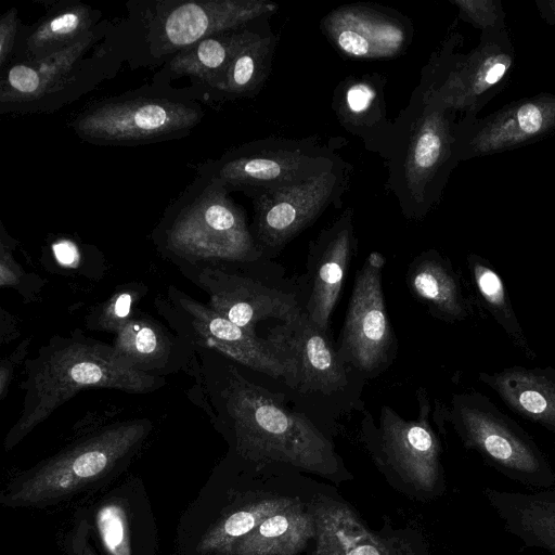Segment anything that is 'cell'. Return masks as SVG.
<instances>
[{"label":"cell","instance_id":"obj_16","mask_svg":"<svg viewBox=\"0 0 555 555\" xmlns=\"http://www.w3.org/2000/svg\"><path fill=\"white\" fill-rule=\"evenodd\" d=\"M396 11L371 4H349L331 11L322 29L344 54L356 59L393 57L405 50L412 26Z\"/></svg>","mask_w":555,"mask_h":555},{"label":"cell","instance_id":"obj_36","mask_svg":"<svg viewBox=\"0 0 555 555\" xmlns=\"http://www.w3.org/2000/svg\"><path fill=\"white\" fill-rule=\"evenodd\" d=\"M133 297L130 293H119L112 298L101 318L102 327L117 332L129 319Z\"/></svg>","mask_w":555,"mask_h":555},{"label":"cell","instance_id":"obj_17","mask_svg":"<svg viewBox=\"0 0 555 555\" xmlns=\"http://www.w3.org/2000/svg\"><path fill=\"white\" fill-rule=\"evenodd\" d=\"M267 339L294 363L298 391L330 395L346 386L343 359L306 312L271 328Z\"/></svg>","mask_w":555,"mask_h":555},{"label":"cell","instance_id":"obj_9","mask_svg":"<svg viewBox=\"0 0 555 555\" xmlns=\"http://www.w3.org/2000/svg\"><path fill=\"white\" fill-rule=\"evenodd\" d=\"M450 422L463 444L505 477L525 486L548 489L555 472L545 454L514 420L480 392L455 395Z\"/></svg>","mask_w":555,"mask_h":555},{"label":"cell","instance_id":"obj_28","mask_svg":"<svg viewBox=\"0 0 555 555\" xmlns=\"http://www.w3.org/2000/svg\"><path fill=\"white\" fill-rule=\"evenodd\" d=\"M313 537V516L296 500L234 542L224 555H296Z\"/></svg>","mask_w":555,"mask_h":555},{"label":"cell","instance_id":"obj_13","mask_svg":"<svg viewBox=\"0 0 555 555\" xmlns=\"http://www.w3.org/2000/svg\"><path fill=\"white\" fill-rule=\"evenodd\" d=\"M384 266V256L372 251L357 272L340 336V358L365 373L384 367L395 346L382 288Z\"/></svg>","mask_w":555,"mask_h":555},{"label":"cell","instance_id":"obj_10","mask_svg":"<svg viewBox=\"0 0 555 555\" xmlns=\"http://www.w3.org/2000/svg\"><path fill=\"white\" fill-rule=\"evenodd\" d=\"M343 160L333 149L317 139H259L235 146L215 159L196 165V173L214 178L229 192L249 197L295 184L339 165Z\"/></svg>","mask_w":555,"mask_h":555},{"label":"cell","instance_id":"obj_11","mask_svg":"<svg viewBox=\"0 0 555 555\" xmlns=\"http://www.w3.org/2000/svg\"><path fill=\"white\" fill-rule=\"evenodd\" d=\"M462 40L453 34L422 74L427 95L465 115L477 114L508 83L515 66V48L507 30L480 35L467 54L454 49Z\"/></svg>","mask_w":555,"mask_h":555},{"label":"cell","instance_id":"obj_24","mask_svg":"<svg viewBox=\"0 0 555 555\" xmlns=\"http://www.w3.org/2000/svg\"><path fill=\"white\" fill-rule=\"evenodd\" d=\"M483 495L504 525L527 547L555 555V488L511 492L487 487Z\"/></svg>","mask_w":555,"mask_h":555},{"label":"cell","instance_id":"obj_2","mask_svg":"<svg viewBox=\"0 0 555 555\" xmlns=\"http://www.w3.org/2000/svg\"><path fill=\"white\" fill-rule=\"evenodd\" d=\"M128 20L111 25L112 38L133 66H158L209 36L235 30L278 11L268 0L129 1Z\"/></svg>","mask_w":555,"mask_h":555},{"label":"cell","instance_id":"obj_5","mask_svg":"<svg viewBox=\"0 0 555 555\" xmlns=\"http://www.w3.org/2000/svg\"><path fill=\"white\" fill-rule=\"evenodd\" d=\"M238 450L249 459L282 462L322 475L333 474L330 440L300 413L289 411L267 389L231 370L225 390Z\"/></svg>","mask_w":555,"mask_h":555},{"label":"cell","instance_id":"obj_25","mask_svg":"<svg viewBox=\"0 0 555 555\" xmlns=\"http://www.w3.org/2000/svg\"><path fill=\"white\" fill-rule=\"evenodd\" d=\"M515 413L555 434V370L552 367H506L478 374Z\"/></svg>","mask_w":555,"mask_h":555},{"label":"cell","instance_id":"obj_21","mask_svg":"<svg viewBox=\"0 0 555 555\" xmlns=\"http://www.w3.org/2000/svg\"><path fill=\"white\" fill-rule=\"evenodd\" d=\"M353 245V210L347 208L317 242L318 259L306 314L325 332L343 288Z\"/></svg>","mask_w":555,"mask_h":555},{"label":"cell","instance_id":"obj_12","mask_svg":"<svg viewBox=\"0 0 555 555\" xmlns=\"http://www.w3.org/2000/svg\"><path fill=\"white\" fill-rule=\"evenodd\" d=\"M348 181L349 165L341 162L311 179L253 195V231L261 250L281 248L310 227L341 201Z\"/></svg>","mask_w":555,"mask_h":555},{"label":"cell","instance_id":"obj_1","mask_svg":"<svg viewBox=\"0 0 555 555\" xmlns=\"http://www.w3.org/2000/svg\"><path fill=\"white\" fill-rule=\"evenodd\" d=\"M164 382L133 365L113 346L89 338L50 343L27 366L24 408L4 439L11 450L56 408L87 388L146 393Z\"/></svg>","mask_w":555,"mask_h":555},{"label":"cell","instance_id":"obj_19","mask_svg":"<svg viewBox=\"0 0 555 555\" xmlns=\"http://www.w3.org/2000/svg\"><path fill=\"white\" fill-rule=\"evenodd\" d=\"M180 302L192 317V323L203 341L232 360L273 378L296 386L294 363L284 357L267 338H259L232 323L192 298L182 297Z\"/></svg>","mask_w":555,"mask_h":555},{"label":"cell","instance_id":"obj_30","mask_svg":"<svg viewBox=\"0 0 555 555\" xmlns=\"http://www.w3.org/2000/svg\"><path fill=\"white\" fill-rule=\"evenodd\" d=\"M467 267L482 307L527 358L535 359L537 353L517 320L504 281L499 272L488 259L477 254L467 256Z\"/></svg>","mask_w":555,"mask_h":555},{"label":"cell","instance_id":"obj_26","mask_svg":"<svg viewBox=\"0 0 555 555\" xmlns=\"http://www.w3.org/2000/svg\"><path fill=\"white\" fill-rule=\"evenodd\" d=\"M268 18L258 21L248 38L237 49L222 76L199 100L221 102L256 94L271 70L276 37Z\"/></svg>","mask_w":555,"mask_h":555},{"label":"cell","instance_id":"obj_27","mask_svg":"<svg viewBox=\"0 0 555 555\" xmlns=\"http://www.w3.org/2000/svg\"><path fill=\"white\" fill-rule=\"evenodd\" d=\"M406 282L411 294L437 318L456 322L469 317L459 276L438 251L427 250L417 256L409 268Z\"/></svg>","mask_w":555,"mask_h":555},{"label":"cell","instance_id":"obj_29","mask_svg":"<svg viewBox=\"0 0 555 555\" xmlns=\"http://www.w3.org/2000/svg\"><path fill=\"white\" fill-rule=\"evenodd\" d=\"M317 547L312 555H390L387 546L339 503H325L312 514Z\"/></svg>","mask_w":555,"mask_h":555},{"label":"cell","instance_id":"obj_37","mask_svg":"<svg viewBox=\"0 0 555 555\" xmlns=\"http://www.w3.org/2000/svg\"><path fill=\"white\" fill-rule=\"evenodd\" d=\"M15 241L5 232L3 224H1V260H0V282L2 286L13 285L17 283L18 266L13 261L12 248Z\"/></svg>","mask_w":555,"mask_h":555},{"label":"cell","instance_id":"obj_6","mask_svg":"<svg viewBox=\"0 0 555 555\" xmlns=\"http://www.w3.org/2000/svg\"><path fill=\"white\" fill-rule=\"evenodd\" d=\"M157 243L188 260L249 261L261 255L242 206L218 180L196 175L167 206Z\"/></svg>","mask_w":555,"mask_h":555},{"label":"cell","instance_id":"obj_8","mask_svg":"<svg viewBox=\"0 0 555 555\" xmlns=\"http://www.w3.org/2000/svg\"><path fill=\"white\" fill-rule=\"evenodd\" d=\"M150 429L147 421H128L80 440L17 477L3 504L43 507L87 489L130 460Z\"/></svg>","mask_w":555,"mask_h":555},{"label":"cell","instance_id":"obj_22","mask_svg":"<svg viewBox=\"0 0 555 555\" xmlns=\"http://www.w3.org/2000/svg\"><path fill=\"white\" fill-rule=\"evenodd\" d=\"M103 22L96 8L76 0L57 1L36 24L21 27L11 62L42 60L79 41Z\"/></svg>","mask_w":555,"mask_h":555},{"label":"cell","instance_id":"obj_15","mask_svg":"<svg viewBox=\"0 0 555 555\" xmlns=\"http://www.w3.org/2000/svg\"><path fill=\"white\" fill-rule=\"evenodd\" d=\"M418 415L415 421L400 417L384 405L378 428L379 443L395 469L417 489L433 492L440 481V443L433 430L426 392H417Z\"/></svg>","mask_w":555,"mask_h":555},{"label":"cell","instance_id":"obj_38","mask_svg":"<svg viewBox=\"0 0 555 555\" xmlns=\"http://www.w3.org/2000/svg\"><path fill=\"white\" fill-rule=\"evenodd\" d=\"M52 250L54 257L62 266L70 267L78 262L79 251L74 242L67 238H61L53 243Z\"/></svg>","mask_w":555,"mask_h":555},{"label":"cell","instance_id":"obj_18","mask_svg":"<svg viewBox=\"0 0 555 555\" xmlns=\"http://www.w3.org/2000/svg\"><path fill=\"white\" fill-rule=\"evenodd\" d=\"M199 281L215 312L255 335L261 320L284 322L302 312L293 295L248 278L205 268Z\"/></svg>","mask_w":555,"mask_h":555},{"label":"cell","instance_id":"obj_40","mask_svg":"<svg viewBox=\"0 0 555 555\" xmlns=\"http://www.w3.org/2000/svg\"><path fill=\"white\" fill-rule=\"evenodd\" d=\"M79 546V551H78V555H94L93 551L89 548V546L87 545L86 546H81L80 544H78Z\"/></svg>","mask_w":555,"mask_h":555},{"label":"cell","instance_id":"obj_39","mask_svg":"<svg viewBox=\"0 0 555 555\" xmlns=\"http://www.w3.org/2000/svg\"><path fill=\"white\" fill-rule=\"evenodd\" d=\"M541 18L550 26H555V0H534Z\"/></svg>","mask_w":555,"mask_h":555},{"label":"cell","instance_id":"obj_3","mask_svg":"<svg viewBox=\"0 0 555 555\" xmlns=\"http://www.w3.org/2000/svg\"><path fill=\"white\" fill-rule=\"evenodd\" d=\"M387 188L409 219H423L441 199L460 163L456 112L420 88L395 121L386 158Z\"/></svg>","mask_w":555,"mask_h":555},{"label":"cell","instance_id":"obj_20","mask_svg":"<svg viewBox=\"0 0 555 555\" xmlns=\"http://www.w3.org/2000/svg\"><path fill=\"white\" fill-rule=\"evenodd\" d=\"M379 75L348 77L333 94V108L343 127L360 138L365 147L387 158L395 133L388 119L384 86Z\"/></svg>","mask_w":555,"mask_h":555},{"label":"cell","instance_id":"obj_34","mask_svg":"<svg viewBox=\"0 0 555 555\" xmlns=\"http://www.w3.org/2000/svg\"><path fill=\"white\" fill-rule=\"evenodd\" d=\"M461 20L481 30L480 35L506 30L505 11L501 0H450Z\"/></svg>","mask_w":555,"mask_h":555},{"label":"cell","instance_id":"obj_32","mask_svg":"<svg viewBox=\"0 0 555 555\" xmlns=\"http://www.w3.org/2000/svg\"><path fill=\"white\" fill-rule=\"evenodd\" d=\"M120 494L108 495L96 507L94 524L106 555H138L139 540L130 503Z\"/></svg>","mask_w":555,"mask_h":555},{"label":"cell","instance_id":"obj_4","mask_svg":"<svg viewBox=\"0 0 555 555\" xmlns=\"http://www.w3.org/2000/svg\"><path fill=\"white\" fill-rule=\"evenodd\" d=\"M103 22L74 44L36 62H10L0 76L1 114H47L115 76L124 57Z\"/></svg>","mask_w":555,"mask_h":555},{"label":"cell","instance_id":"obj_23","mask_svg":"<svg viewBox=\"0 0 555 555\" xmlns=\"http://www.w3.org/2000/svg\"><path fill=\"white\" fill-rule=\"evenodd\" d=\"M257 22L209 36L181 50L162 65L152 81L171 85L175 79L188 78L191 81L188 89L199 101L201 95L222 76Z\"/></svg>","mask_w":555,"mask_h":555},{"label":"cell","instance_id":"obj_14","mask_svg":"<svg viewBox=\"0 0 555 555\" xmlns=\"http://www.w3.org/2000/svg\"><path fill=\"white\" fill-rule=\"evenodd\" d=\"M555 132V94L541 92L513 101L478 118L457 121L460 162L490 156L539 142Z\"/></svg>","mask_w":555,"mask_h":555},{"label":"cell","instance_id":"obj_35","mask_svg":"<svg viewBox=\"0 0 555 555\" xmlns=\"http://www.w3.org/2000/svg\"><path fill=\"white\" fill-rule=\"evenodd\" d=\"M17 9L7 10L0 17V69L12 60L21 30Z\"/></svg>","mask_w":555,"mask_h":555},{"label":"cell","instance_id":"obj_33","mask_svg":"<svg viewBox=\"0 0 555 555\" xmlns=\"http://www.w3.org/2000/svg\"><path fill=\"white\" fill-rule=\"evenodd\" d=\"M115 350L138 367L165 356L166 339L154 325L142 320H128L117 332Z\"/></svg>","mask_w":555,"mask_h":555},{"label":"cell","instance_id":"obj_7","mask_svg":"<svg viewBox=\"0 0 555 555\" xmlns=\"http://www.w3.org/2000/svg\"><path fill=\"white\" fill-rule=\"evenodd\" d=\"M203 118V106L188 88L152 81L90 103L68 120V127L93 145L135 146L182 139Z\"/></svg>","mask_w":555,"mask_h":555},{"label":"cell","instance_id":"obj_31","mask_svg":"<svg viewBox=\"0 0 555 555\" xmlns=\"http://www.w3.org/2000/svg\"><path fill=\"white\" fill-rule=\"evenodd\" d=\"M295 501L288 498H270L244 505L224 516L204 534L198 544L199 551L224 555L234 542Z\"/></svg>","mask_w":555,"mask_h":555}]
</instances>
